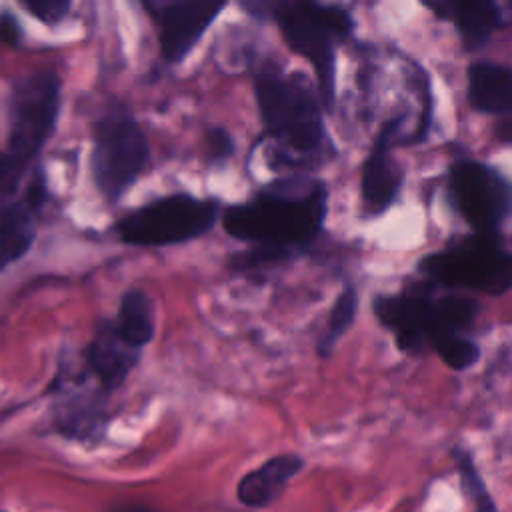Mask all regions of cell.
I'll list each match as a JSON object with an SVG mask.
<instances>
[{"label": "cell", "instance_id": "obj_1", "mask_svg": "<svg viewBox=\"0 0 512 512\" xmlns=\"http://www.w3.org/2000/svg\"><path fill=\"white\" fill-rule=\"evenodd\" d=\"M326 210V186L308 176H292L270 184L248 202L228 206L222 226L236 240L294 256L318 236Z\"/></svg>", "mask_w": 512, "mask_h": 512}, {"label": "cell", "instance_id": "obj_2", "mask_svg": "<svg viewBox=\"0 0 512 512\" xmlns=\"http://www.w3.org/2000/svg\"><path fill=\"white\" fill-rule=\"evenodd\" d=\"M256 102L278 166L312 170L332 156L316 96L302 76L262 70L254 82Z\"/></svg>", "mask_w": 512, "mask_h": 512}, {"label": "cell", "instance_id": "obj_3", "mask_svg": "<svg viewBox=\"0 0 512 512\" xmlns=\"http://www.w3.org/2000/svg\"><path fill=\"white\" fill-rule=\"evenodd\" d=\"M274 18L288 46L306 58L316 72L322 102H334L336 46L352 32L346 10L318 0H278Z\"/></svg>", "mask_w": 512, "mask_h": 512}, {"label": "cell", "instance_id": "obj_4", "mask_svg": "<svg viewBox=\"0 0 512 512\" xmlns=\"http://www.w3.org/2000/svg\"><path fill=\"white\" fill-rule=\"evenodd\" d=\"M374 314L396 336L400 350L422 352L434 334L468 328L478 314V302L460 294L432 296L410 290L378 296Z\"/></svg>", "mask_w": 512, "mask_h": 512}, {"label": "cell", "instance_id": "obj_5", "mask_svg": "<svg viewBox=\"0 0 512 512\" xmlns=\"http://www.w3.org/2000/svg\"><path fill=\"white\" fill-rule=\"evenodd\" d=\"M60 110V80L54 72L22 78L10 96V134L4 158V186L12 188L22 170L54 132Z\"/></svg>", "mask_w": 512, "mask_h": 512}, {"label": "cell", "instance_id": "obj_6", "mask_svg": "<svg viewBox=\"0 0 512 512\" xmlns=\"http://www.w3.org/2000/svg\"><path fill=\"white\" fill-rule=\"evenodd\" d=\"M420 272L438 284L500 296L512 288V252L494 234H474L446 250L428 254Z\"/></svg>", "mask_w": 512, "mask_h": 512}, {"label": "cell", "instance_id": "obj_7", "mask_svg": "<svg viewBox=\"0 0 512 512\" xmlns=\"http://www.w3.org/2000/svg\"><path fill=\"white\" fill-rule=\"evenodd\" d=\"M216 218L218 202L172 194L126 214L116 224V234L130 246L160 248L206 234Z\"/></svg>", "mask_w": 512, "mask_h": 512}, {"label": "cell", "instance_id": "obj_8", "mask_svg": "<svg viewBox=\"0 0 512 512\" xmlns=\"http://www.w3.org/2000/svg\"><path fill=\"white\" fill-rule=\"evenodd\" d=\"M150 158V148L136 120L120 106L108 110L96 124L92 176L110 202L118 200L140 176Z\"/></svg>", "mask_w": 512, "mask_h": 512}, {"label": "cell", "instance_id": "obj_9", "mask_svg": "<svg viewBox=\"0 0 512 512\" xmlns=\"http://www.w3.org/2000/svg\"><path fill=\"white\" fill-rule=\"evenodd\" d=\"M448 188L456 210L478 234L498 232L512 210V184L484 162H454Z\"/></svg>", "mask_w": 512, "mask_h": 512}, {"label": "cell", "instance_id": "obj_10", "mask_svg": "<svg viewBox=\"0 0 512 512\" xmlns=\"http://www.w3.org/2000/svg\"><path fill=\"white\" fill-rule=\"evenodd\" d=\"M54 426L72 440H96L108 424V390H104L86 366L78 372H60L54 380Z\"/></svg>", "mask_w": 512, "mask_h": 512}, {"label": "cell", "instance_id": "obj_11", "mask_svg": "<svg viewBox=\"0 0 512 512\" xmlns=\"http://www.w3.org/2000/svg\"><path fill=\"white\" fill-rule=\"evenodd\" d=\"M226 0H170L158 14L160 46L168 62L182 60L214 22Z\"/></svg>", "mask_w": 512, "mask_h": 512}, {"label": "cell", "instance_id": "obj_12", "mask_svg": "<svg viewBox=\"0 0 512 512\" xmlns=\"http://www.w3.org/2000/svg\"><path fill=\"white\" fill-rule=\"evenodd\" d=\"M140 352L120 336L112 320H104L86 346L84 366L104 390L114 392L138 364Z\"/></svg>", "mask_w": 512, "mask_h": 512}, {"label": "cell", "instance_id": "obj_13", "mask_svg": "<svg viewBox=\"0 0 512 512\" xmlns=\"http://www.w3.org/2000/svg\"><path fill=\"white\" fill-rule=\"evenodd\" d=\"M44 180L36 178L26 196L0 208V270L22 258L34 240V214L44 202Z\"/></svg>", "mask_w": 512, "mask_h": 512}, {"label": "cell", "instance_id": "obj_14", "mask_svg": "<svg viewBox=\"0 0 512 512\" xmlns=\"http://www.w3.org/2000/svg\"><path fill=\"white\" fill-rule=\"evenodd\" d=\"M440 16L450 18L464 46L474 50L512 24V0H446Z\"/></svg>", "mask_w": 512, "mask_h": 512}, {"label": "cell", "instance_id": "obj_15", "mask_svg": "<svg viewBox=\"0 0 512 512\" xmlns=\"http://www.w3.org/2000/svg\"><path fill=\"white\" fill-rule=\"evenodd\" d=\"M304 468L298 454H278L244 474L238 482L236 496L248 508H264L272 504L288 486V482Z\"/></svg>", "mask_w": 512, "mask_h": 512}, {"label": "cell", "instance_id": "obj_16", "mask_svg": "<svg viewBox=\"0 0 512 512\" xmlns=\"http://www.w3.org/2000/svg\"><path fill=\"white\" fill-rule=\"evenodd\" d=\"M402 166L392 156L388 146L374 144L362 168V202L366 214L378 216L386 212L396 200L402 186Z\"/></svg>", "mask_w": 512, "mask_h": 512}, {"label": "cell", "instance_id": "obj_17", "mask_svg": "<svg viewBox=\"0 0 512 512\" xmlns=\"http://www.w3.org/2000/svg\"><path fill=\"white\" fill-rule=\"evenodd\" d=\"M468 100L486 114H512V68L494 62H474L468 68Z\"/></svg>", "mask_w": 512, "mask_h": 512}, {"label": "cell", "instance_id": "obj_18", "mask_svg": "<svg viewBox=\"0 0 512 512\" xmlns=\"http://www.w3.org/2000/svg\"><path fill=\"white\" fill-rule=\"evenodd\" d=\"M112 324L122 338L142 350L154 336V308L148 294L138 288L124 292Z\"/></svg>", "mask_w": 512, "mask_h": 512}, {"label": "cell", "instance_id": "obj_19", "mask_svg": "<svg viewBox=\"0 0 512 512\" xmlns=\"http://www.w3.org/2000/svg\"><path fill=\"white\" fill-rule=\"evenodd\" d=\"M356 312H358V292L352 284H346L342 288V292L338 294V298L330 310L326 328L318 340V354L322 358H328L332 354V350L336 348L338 340L350 330V326L356 318Z\"/></svg>", "mask_w": 512, "mask_h": 512}, {"label": "cell", "instance_id": "obj_20", "mask_svg": "<svg viewBox=\"0 0 512 512\" xmlns=\"http://www.w3.org/2000/svg\"><path fill=\"white\" fill-rule=\"evenodd\" d=\"M428 346L452 370H468L480 358V348L472 340L464 338L460 332H440V334H434L430 338Z\"/></svg>", "mask_w": 512, "mask_h": 512}, {"label": "cell", "instance_id": "obj_21", "mask_svg": "<svg viewBox=\"0 0 512 512\" xmlns=\"http://www.w3.org/2000/svg\"><path fill=\"white\" fill-rule=\"evenodd\" d=\"M454 460H456V468L462 480V488L468 494V498L474 504V512H498L482 476L478 474L470 454L462 448L454 450Z\"/></svg>", "mask_w": 512, "mask_h": 512}, {"label": "cell", "instance_id": "obj_22", "mask_svg": "<svg viewBox=\"0 0 512 512\" xmlns=\"http://www.w3.org/2000/svg\"><path fill=\"white\" fill-rule=\"evenodd\" d=\"M26 10L46 24L60 22L70 10L72 0H20Z\"/></svg>", "mask_w": 512, "mask_h": 512}, {"label": "cell", "instance_id": "obj_23", "mask_svg": "<svg viewBox=\"0 0 512 512\" xmlns=\"http://www.w3.org/2000/svg\"><path fill=\"white\" fill-rule=\"evenodd\" d=\"M208 148H210V154H212L214 160H224L232 154L234 144H232V138L226 130L214 128L208 134Z\"/></svg>", "mask_w": 512, "mask_h": 512}, {"label": "cell", "instance_id": "obj_24", "mask_svg": "<svg viewBox=\"0 0 512 512\" xmlns=\"http://www.w3.org/2000/svg\"><path fill=\"white\" fill-rule=\"evenodd\" d=\"M0 40L10 46L20 42V26L12 14H0Z\"/></svg>", "mask_w": 512, "mask_h": 512}, {"label": "cell", "instance_id": "obj_25", "mask_svg": "<svg viewBox=\"0 0 512 512\" xmlns=\"http://www.w3.org/2000/svg\"><path fill=\"white\" fill-rule=\"evenodd\" d=\"M240 4L254 18H270L274 16L278 0H240Z\"/></svg>", "mask_w": 512, "mask_h": 512}, {"label": "cell", "instance_id": "obj_26", "mask_svg": "<svg viewBox=\"0 0 512 512\" xmlns=\"http://www.w3.org/2000/svg\"><path fill=\"white\" fill-rule=\"evenodd\" d=\"M144 2V6L148 8V12L154 16V18H158V14L164 10V6L170 2V0H142Z\"/></svg>", "mask_w": 512, "mask_h": 512}, {"label": "cell", "instance_id": "obj_27", "mask_svg": "<svg viewBox=\"0 0 512 512\" xmlns=\"http://www.w3.org/2000/svg\"><path fill=\"white\" fill-rule=\"evenodd\" d=\"M114 512H158V510L142 506V504H126V506H118Z\"/></svg>", "mask_w": 512, "mask_h": 512}, {"label": "cell", "instance_id": "obj_28", "mask_svg": "<svg viewBox=\"0 0 512 512\" xmlns=\"http://www.w3.org/2000/svg\"><path fill=\"white\" fill-rule=\"evenodd\" d=\"M434 14H442V10H444V4H446V0H422Z\"/></svg>", "mask_w": 512, "mask_h": 512}, {"label": "cell", "instance_id": "obj_29", "mask_svg": "<svg viewBox=\"0 0 512 512\" xmlns=\"http://www.w3.org/2000/svg\"><path fill=\"white\" fill-rule=\"evenodd\" d=\"M2 174H4V158L0 156V182H2Z\"/></svg>", "mask_w": 512, "mask_h": 512}, {"label": "cell", "instance_id": "obj_30", "mask_svg": "<svg viewBox=\"0 0 512 512\" xmlns=\"http://www.w3.org/2000/svg\"><path fill=\"white\" fill-rule=\"evenodd\" d=\"M0 512H2V510H0Z\"/></svg>", "mask_w": 512, "mask_h": 512}]
</instances>
